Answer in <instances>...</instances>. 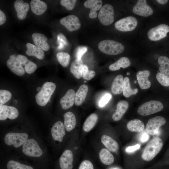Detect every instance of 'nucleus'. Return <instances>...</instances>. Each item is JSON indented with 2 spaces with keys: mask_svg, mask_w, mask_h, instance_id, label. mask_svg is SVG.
I'll use <instances>...</instances> for the list:
<instances>
[{
  "mask_svg": "<svg viewBox=\"0 0 169 169\" xmlns=\"http://www.w3.org/2000/svg\"><path fill=\"white\" fill-rule=\"evenodd\" d=\"M156 1L159 3L164 4L166 3L168 1L167 0H157Z\"/></svg>",
  "mask_w": 169,
  "mask_h": 169,
  "instance_id": "obj_51",
  "label": "nucleus"
},
{
  "mask_svg": "<svg viewBox=\"0 0 169 169\" xmlns=\"http://www.w3.org/2000/svg\"><path fill=\"white\" fill-rule=\"evenodd\" d=\"M6 16L4 13L1 10H0V25H2L5 22Z\"/></svg>",
  "mask_w": 169,
  "mask_h": 169,
  "instance_id": "obj_48",
  "label": "nucleus"
},
{
  "mask_svg": "<svg viewBox=\"0 0 169 169\" xmlns=\"http://www.w3.org/2000/svg\"><path fill=\"white\" fill-rule=\"evenodd\" d=\"M99 156L101 162L105 165H110L114 162L113 156L108 150L105 148H103L100 151Z\"/></svg>",
  "mask_w": 169,
  "mask_h": 169,
  "instance_id": "obj_31",
  "label": "nucleus"
},
{
  "mask_svg": "<svg viewBox=\"0 0 169 169\" xmlns=\"http://www.w3.org/2000/svg\"><path fill=\"white\" fill-rule=\"evenodd\" d=\"M7 167L8 169H33L30 166L22 164L13 160L9 161L7 164Z\"/></svg>",
  "mask_w": 169,
  "mask_h": 169,
  "instance_id": "obj_38",
  "label": "nucleus"
},
{
  "mask_svg": "<svg viewBox=\"0 0 169 169\" xmlns=\"http://www.w3.org/2000/svg\"><path fill=\"white\" fill-rule=\"evenodd\" d=\"M158 62L160 66V72L169 75V59L165 56H161L158 59Z\"/></svg>",
  "mask_w": 169,
  "mask_h": 169,
  "instance_id": "obj_35",
  "label": "nucleus"
},
{
  "mask_svg": "<svg viewBox=\"0 0 169 169\" xmlns=\"http://www.w3.org/2000/svg\"><path fill=\"white\" fill-rule=\"evenodd\" d=\"M138 92L137 88L132 89L131 87L129 79L125 77L124 79V85L123 94L126 98H128L131 95L136 94Z\"/></svg>",
  "mask_w": 169,
  "mask_h": 169,
  "instance_id": "obj_36",
  "label": "nucleus"
},
{
  "mask_svg": "<svg viewBox=\"0 0 169 169\" xmlns=\"http://www.w3.org/2000/svg\"><path fill=\"white\" fill-rule=\"evenodd\" d=\"M18 111L15 107L4 105L0 106L1 120H5L7 118L14 119L18 117Z\"/></svg>",
  "mask_w": 169,
  "mask_h": 169,
  "instance_id": "obj_13",
  "label": "nucleus"
},
{
  "mask_svg": "<svg viewBox=\"0 0 169 169\" xmlns=\"http://www.w3.org/2000/svg\"><path fill=\"white\" fill-rule=\"evenodd\" d=\"M56 88V84L54 83L46 82L44 84L41 90L35 95L37 103L41 106L46 105Z\"/></svg>",
  "mask_w": 169,
  "mask_h": 169,
  "instance_id": "obj_2",
  "label": "nucleus"
},
{
  "mask_svg": "<svg viewBox=\"0 0 169 169\" xmlns=\"http://www.w3.org/2000/svg\"><path fill=\"white\" fill-rule=\"evenodd\" d=\"M41 88L40 87H38L37 89V91L39 92L41 90Z\"/></svg>",
  "mask_w": 169,
  "mask_h": 169,
  "instance_id": "obj_52",
  "label": "nucleus"
},
{
  "mask_svg": "<svg viewBox=\"0 0 169 169\" xmlns=\"http://www.w3.org/2000/svg\"><path fill=\"white\" fill-rule=\"evenodd\" d=\"M163 108L162 104L160 101L150 100L141 105L138 108L137 112L142 116H147L159 112Z\"/></svg>",
  "mask_w": 169,
  "mask_h": 169,
  "instance_id": "obj_4",
  "label": "nucleus"
},
{
  "mask_svg": "<svg viewBox=\"0 0 169 169\" xmlns=\"http://www.w3.org/2000/svg\"><path fill=\"white\" fill-rule=\"evenodd\" d=\"M75 92L72 89L69 90L60 100L62 108L66 110L72 107L75 101Z\"/></svg>",
  "mask_w": 169,
  "mask_h": 169,
  "instance_id": "obj_18",
  "label": "nucleus"
},
{
  "mask_svg": "<svg viewBox=\"0 0 169 169\" xmlns=\"http://www.w3.org/2000/svg\"><path fill=\"white\" fill-rule=\"evenodd\" d=\"M56 57L59 63L63 66L66 67L68 65L70 58L69 54L64 52H59L57 54Z\"/></svg>",
  "mask_w": 169,
  "mask_h": 169,
  "instance_id": "obj_37",
  "label": "nucleus"
},
{
  "mask_svg": "<svg viewBox=\"0 0 169 169\" xmlns=\"http://www.w3.org/2000/svg\"><path fill=\"white\" fill-rule=\"evenodd\" d=\"M117 169V168H114V169Z\"/></svg>",
  "mask_w": 169,
  "mask_h": 169,
  "instance_id": "obj_54",
  "label": "nucleus"
},
{
  "mask_svg": "<svg viewBox=\"0 0 169 169\" xmlns=\"http://www.w3.org/2000/svg\"><path fill=\"white\" fill-rule=\"evenodd\" d=\"M140 147V145L137 144L133 146L127 147L125 149V151L127 153H131L139 149Z\"/></svg>",
  "mask_w": 169,
  "mask_h": 169,
  "instance_id": "obj_47",
  "label": "nucleus"
},
{
  "mask_svg": "<svg viewBox=\"0 0 169 169\" xmlns=\"http://www.w3.org/2000/svg\"><path fill=\"white\" fill-rule=\"evenodd\" d=\"M165 119L161 116H156L150 119L146 127L147 133L151 135L157 134L159 128L165 124Z\"/></svg>",
  "mask_w": 169,
  "mask_h": 169,
  "instance_id": "obj_10",
  "label": "nucleus"
},
{
  "mask_svg": "<svg viewBox=\"0 0 169 169\" xmlns=\"http://www.w3.org/2000/svg\"><path fill=\"white\" fill-rule=\"evenodd\" d=\"M132 11L136 14L145 17L151 15L153 13L152 9L147 4L145 0H138L133 8Z\"/></svg>",
  "mask_w": 169,
  "mask_h": 169,
  "instance_id": "obj_12",
  "label": "nucleus"
},
{
  "mask_svg": "<svg viewBox=\"0 0 169 169\" xmlns=\"http://www.w3.org/2000/svg\"><path fill=\"white\" fill-rule=\"evenodd\" d=\"M101 141L108 150L112 152L117 151L119 149V145L116 141L109 136L103 135Z\"/></svg>",
  "mask_w": 169,
  "mask_h": 169,
  "instance_id": "obj_29",
  "label": "nucleus"
},
{
  "mask_svg": "<svg viewBox=\"0 0 169 169\" xmlns=\"http://www.w3.org/2000/svg\"><path fill=\"white\" fill-rule=\"evenodd\" d=\"M114 10L112 6L109 4L104 5L100 10L98 18L103 25L108 26L114 21Z\"/></svg>",
  "mask_w": 169,
  "mask_h": 169,
  "instance_id": "obj_5",
  "label": "nucleus"
},
{
  "mask_svg": "<svg viewBox=\"0 0 169 169\" xmlns=\"http://www.w3.org/2000/svg\"><path fill=\"white\" fill-rule=\"evenodd\" d=\"M22 151L28 156L39 157L43 154V151L36 141L34 139H27L23 145Z\"/></svg>",
  "mask_w": 169,
  "mask_h": 169,
  "instance_id": "obj_6",
  "label": "nucleus"
},
{
  "mask_svg": "<svg viewBox=\"0 0 169 169\" xmlns=\"http://www.w3.org/2000/svg\"><path fill=\"white\" fill-rule=\"evenodd\" d=\"M57 43L59 45L57 49L62 50L68 44L67 38L62 33H59L57 36Z\"/></svg>",
  "mask_w": 169,
  "mask_h": 169,
  "instance_id": "obj_41",
  "label": "nucleus"
},
{
  "mask_svg": "<svg viewBox=\"0 0 169 169\" xmlns=\"http://www.w3.org/2000/svg\"><path fill=\"white\" fill-rule=\"evenodd\" d=\"M138 24L137 19L133 16H128L121 18L115 24V28L122 32L131 31L134 30Z\"/></svg>",
  "mask_w": 169,
  "mask_h": 169,
  "instance_id": "obj_8",
  "label": "nucleus"
},
{
  "mask_svg": "<svg viewBox=\"0 0 169 169\" xmlns=\"http://www.w3.org/2000/svg\"><path fill=\"white\" fill-rule=\"evenodd\" d=\"M60 23L70 32L78 30L81 27V23L78 17L74 15L65 17L60 20Z\"/></svg>",
  "mask_w": 169,
  "mask_h": 169,
  "instance_id": "obj_11",
  "label": "nucleus"
},
{
  "mask_svg": "<svg viewBox=\"0 0 169 169\" xmlns=\"http://www.w3.org/2000/svg\"><path fill=\"white\" fill-rule=\"evenodd\" d=\"M95 72L92 70H89L85 75L82 77L83 79L87 80H89L92 79L95 76Z\"/></svg>",
  "mask_w": 169,
  "mask_h": 169,
  "instance_id": "obj_46",
  "label": "nucleus"
},
{
  "mask_svg": "<svg viewBox=\"0 0 169 169\" xmlns=\"http://www.w3.org/2000/svg\"><path fill=\"white\" fill-rule=\"evenodd\" d=\"M112 97L111 95L109 93H106L101 98L99 102L100 107H103L108 103Z\"/></svg>",
  "mask_w": 169,
  "mask_h": 169,
  "instance_id": "obj_43",
  "label": "nucleus"
},
{
  "mask_svg": "<svg viewBox=\"0 0 169 169\" xmlns=\"http://www.w3.org/2000/svg\"><path fill=\"white\" fill-rule=\"evenodd\" d=\"M88 90L87 85H82L75 94L74 104L77 106L81 105L84 101Z\"/></svg>",
  "mask_w": 169,
  "mask_h": 169,
  "instance_id": "obj_28",
  "label": "nucleus"
},
{
  "mask_svg": "<svg viewBox=\"0 0 169 169\" xmlns=\"http://www.w3.org/2000/svg\"><path fill=\"white\" fill-rule=\"evenodd\" d=\"M16 59L22 66H24V70L27 73L32 74L36 70L37 68L36 64L29 60L25 56L18 54L16 56Z\"/></svg>",
  "mask_w": 169,
  "mask_h": 169,
  "instance_id": "obj_21",
  "label": "nucleus"
},
{
  "mask_svg": "<svg viewBox=\"0 0 169 169\" xmlns=\"http://www.w3.org/2000/svg\"><path fill=\"white\" fill-rule=\"evenodd\" d=\"M124 79L121 75L117 76L114 80L111 86L112 92L114 95L120 94L123 91Z\"/></svg>",
  "mask_w": 169,
  "mask_h": 169,
  "instance_id": "obj_30",
  "label": "nucleus"
},
{
  "mask_svg": "<svg viewBox=\"0 0 169 169\" xmlns=\"http://www.w3.org/2000/svg\"><path fill=\"white\" fill-rule=\"evenodd\" d=\"M102 2L101 0H88L84 3V6L90 9L89 17L91 18H95L97 15V11L101 8Z\"/></svg>",
  "mask_w": 169,
  "mask_h": 169,
  "instance_id": "obj_19",
  "label": "nucleus"
},
{
  "mask_svg": "<svg viewBox=\"0 0 169 169\" xmlns=\"http://www.w3.org/2000/svg\"><path fill=\"white\" fill-rule=\"evenodd\" d=\"M87 48L85 46H79L77 48L75 53L76 59H81L83 56L87 51Z\"/></svg>",
  "mask_w": 169,
  "mask_h": 169,
  "instance_id": "obj_44",
  "label": "nucleus"
},
{
  "mask_svg": "<svg viewBox=\"0 0 169 169\" xmlns=\"http://www.w3.org/2000/svg\"><path fill=\"white\" fill-rule=\"evenodd\" d=\"M150 74V72L147 70L140 71L137 73V80L139 86L142 89H147L150 87L151 83L148 79Z\"/></svg>",
  "mask_w": 169,
  "mask_h": 169,
  "instance_id": "obj_17",
  "label": "nucleus"
},
{
  "mask_svg": "<svg viewBox=\"0 0 169 169\" xmlns=\"http://www.w3.org/2000/svg\"><path fill=\"white\" fill-rule=\"evenodd\" d=\"M64 124L61 121L55 123L51 129V134L53 139L61 142L65 134Z\"/></svg>",
  "mask_w": 169,
  "mask_h": 169,
  "instance_id": "obj_16",
  "label": "nucleus"
},
{
  "mask_svg": "<svg viewBox=\"0 0 169 169\" xmlns=\"http://www.w3.org/2000/svg\"><path fill=\"white\" fill-rule=\"evenodd\" d=\"M130 74V73H129V72H127V75H129V74Z\"/></svg>",
  "mask_w": 169,
  "mask_h": 169,
  "instance_id": "obj_53",
  "label": "nucleus"
},
{
  "mask_svg": "<svg viewBox=\"0 0 169 169\" xmlns=\"http://www.w3.org/2000/svg\"><path fill=\"white\" fill-rule=\"evenodd\" d=\"M28 137V135L25 133L9 132L5 136L4 141L8 145H13L15 147L18 148L23 144Z\"/></svg>",
  "mask_w": 169,
  "mask_h": 169,
  "instance_id": "obj_7",
  "label": "nucleus"
},
{
  "mask_svg": "<svg viewBox=\"0 0 169 169\" xmlns=\"http://www.w3.org/2000/svg\"><path fill=\"white\" fill-rule=\"evenodd\" d=\"M76 2V0H61L60 3L67 10H71L74 8Z\"/></svg>",
  "mask_w": 169,
  "mask_h": 169,
  "instance_id": "obj_42",
  "label": "nucleus"
},
{
  "mask_svg": "<svg viewBox=\"0 0 169 169\" xmlns=\"http://www.w3.org/2000/svg\"><path fill=\"white\" fill-rule=\"evenodd\" d=\"M169 32V26L166 24H160L151 28L147 33L149 39L151 41H156L165 37Z\"/></svg>",
  "mask_w": 169,
  "mask_h": 169,
  "instance_id": "obj_9",
  "label": "nucleus"
},
{
  "mask_svg": "<svg viewBox=\"0 0 169 169\" xmlns=\"http://www.w3.org/2000/svg\"><path fill=\"white\" fill-rule=\"evenodd\" d=\"M98 120L97 114L93 113L89 115L84 122L83 125L84 131L88 132L91 131L95 126Z\"/></svg>",
  "mask_w": 169,
  "mask_h": 169,
  "instance_id": "obj_33",
  "label": "nucleus"
},
{
  "mask_svg": "<svg viewBox=\"0 0 169 169\" xmlns=\"http://www.w3.org/2000/svg\"><path fill=\"white\" fill-rule=\"evenodd\" d=\"M64 125L67 131L72 130L75 127L76 124V118L74 114L70 111L68 112L64 115Z\"/></svg>",
  "mask_w": 169,
  "mask_h": 169,
  "instance_id": "obj_27",
  "label": "nucleus"
},
{
  "mask_svg": "<svg viewBox=\"0 0 169 169\" xmlns=\"http://www.w3.org/2000/svg\"><path fill=\"white\" fill-rule=\"evenodd\" d=\"M163 145L162 141L160 138H154L145 147L141 155L142 158L146 161H151L159 152Z\"/></svg>",
  "mask_w": 169,
  "mask_h": 169,
  "instance_id": "obj_1",
  "label": "nucleus"
},
{
  "mask_svg": "<svg viewBox=\"0 0 169 169\" xmlns=\"http://www.w3.org/2000/svg\"><path fill=\"white\" fill-rule=\"evenodd\" d=\"M149 136L147 133H143L140 138V141L141 142H144L147 141L149 139Z\"/></svg>",
  "mask_w": 169,
  "mask_h": 169,
  "instance_id": "obj_49",
  "label": "nucleus"
},
{
  "mask_svg": "<svg viewBox=\"0 0 169 169\" xmlns=\"http://www.w3.org/2000/svg\"><path fill=\"white\" fill-rule=\"evenodd\" d=\"M159 82L162 86L169 87V75L161 72L158 73L156 76Z\"/></svg>",
  "mask_w": 169,
  "mask_h": 169,
  "instance_id": "obj_40",
  "label": "nucleus"
},
{
  "mask_svg": "<svg viewBox=\"0 0 169 169\" xmlns=\"http://www.w3.org/2000/svg\"><path fill=\"white\" fill-rule=\"evenodd\" d=\"M131 64V62L128 58L122 57L115 62L110 65L109 69L111 71L117 70H119L121 67L125 69L128 67Z\"/></svg>",
  "mask_w": 169,
  "mask_h": 169,
  "instance_id": "obj_32",
  "label": "nucleus"
},
{
  "mask_svg": "<svg viewBox=\"0 0 169 169\" xmlns=\"http://www.w3.org/2000/svg\"><path fill=\"white\" fill-rule=\"evenodd\" d=\"M98 47L102 52L110 55H115L122 53L124 47L120 43L113 40L106 39L100 41Z\"/></svg>",
  "mask_w": 169,
  "mask_h": 169,
  "instance_id": "obj_3",
  "label": "nucleus"
},
{
  "mask_svg": "<svg viewBox=\"0 0 169 169\" xmlns=\"http://www.w3.org/2000/svg\"><path fill=\"white\" fill-rule=\"evenodd\" d=\"M73 155L69 150H66L63 152L59 159V163L61 169H72Z\"/></svg>",
  "mask_w": 169,
  "mask_h": 169,
  "instance_id": "obj_15",
  "label": "nucleus"
},
{
  "mask_svg": "<svg viewBox=\"0 0 169 169\" xmlns=\"http://www.w3.org/2000/svg\"><path fill=\"white\" fill-rule=\"evenodd\" d=\"M129 106V103L126 101L121 100L119 101L117 104L115 111L112 116L113 120L115 121L120 120L127 111Z\"/></svg>",
  "mask_w": 169,
  "mask_h": 169,
  "instance_id": "obj_22",
  "label": "nucleus"
},
{
  "mask_svg": "<svg viewBox=\"0 0 169 169\" xmlns=\"http://www.w3.org/2000/svg\"><path fill=\"white\" fill-rule=\"evenodd\" d=\"M14 6L18 18L20 20L24 19L29 8L28 3H24L22 0H17L14 3Z\"/></svg>",
  "mask_w": 169,
  "mask_h": 169,
  "instance_id": "obj_20",
  "label": "nucleus"
},
{
  "mask_svg": "<svg viewBox=\"0 0 169 169\" xmlns=\"http://www.w3.org/2000/svg\"><path fill=\"white\" fill-rule=\"evenodd\" d=\"M32 12L36 15L43 14L46 10L47 6L46 3L40 0H32L30 2Z\"/></svg>",
  "mask_w": 169,
  "mask_h": 169,
  "instance_id": "obj_26",
  "label": "nucleus"
},
{
  "mask_svg": "<svg viewBox=\"0 0 169 169\" xmlns=\"http://www.w3.org/2000/svg\"><path fill=\"white\" fill-rule=\"evenodd\" d=\"M8 68L13 73L18 76H22L25 73L24 69L14 55H11L7 62Z\"/></svg>",
  "mask_w": 169,
  "mask_h": 169,
  "instance_id": "obj_14",
  "label": "nucleus"
},
{
  "mask_svg": "<svg viewBox=\"0 0 169 169\" xmlns=\"http://www.w3.org/2000/svg\"><path fill=\"white\" fill-rule=\"evenodd\" d=\"M79 169H94V166L90 161L85 160L81 162Z\"/></svg>",
  "mask_w": 169,
  "mask_h": 169,
  "instance_id": "obj_45",
  "label": "nucleus"
},
{
  "mask_svg": "<svg viewBox=\"0 0 169 169\" xmlns=\"http://www.w3.org/2000/svg\"><path fill=\"white\" fill-rule=\"evenodd\" d=\"M32 38L35 45L44 51L49 50L50 47L47 42L48 38L44 35L39 33H34L32 35Z\"/></svg>",
  "mask_w": 169,
  "mask_h": 169,
  "instance_id": "obj_23",
  "label": "nucleus"
},
{
  "mask_svg": "<svg viewBox=\"0 0 169 169\" xmlns=\"http://www.w3.org/2000/svg\"><path fill=\"white\" fill-rule=\"evenodd\" d=\"M11 93L6 90H0V106L4 105L8 102L11 98Z\"/></svg>",
  "mask_w": 169,
  "mask_h": 169,
  "instance_id": "obj_39",
  "label": "nucleus"
},
{
  "mask_svg": "<svg viewBox=\"0 0 169 169\" xmlns=\"http://www.w3.org/2000/svg\"><path fill=\"white\" fill-rule=\"evenodd\" d=\"M26 46L27 49L25 53L27 55L35 56L39 59L44 58V50L41 48L30 43H27Z\"/></svg>",
  "mask_w": 169,
  "mask_h": 169,
  "instance_id": "obj_24",
  "label": "nucleus"
},
{
  "mask_svg": "<svg viewBox=\"0 0 169 169\" xmlns=\"http://www.w3.org/2000/svg\"><path fill=\"white\" fill-rule=\"evenodd\" d=\"M88 70V66L85 64H84L82 71V77H83L85 75Z\"/></svg>",
  "mask_w": 169,
  "mask_h": 169,
  "instance_id": "obj_50",
  "label": "nucleus"
},
{
  "mask_svg": "<svg viewBox=\"0 0 169 169\" xmlns=\"http://www.w3.org/2000/svg\"><path fill=\"white\" fill-rule=\"evenodd\" d=\"M83 65L81 59H76L71 63L70 70L76 79H80L82 77Z\"/></svg>",
  "mask_w": 169,
  "mask_h": 169,
  "instance_id": "obj_25",
  "label": "nucleus"
},
{
  "mask_svg": "<svg viewBox=\"0 0 169 169\" xmlns=\"http://www.w3.org/2000/svg\"><path fill=\"white\" fill-rule=\"evenodd\" d=\"M127 127L131 132H140L144 130L145 125L141 120L135 119L128 122L127 124Z\"/></svg>",
  "mask_w": 169,
  "mask_h": 169,
  "instance_id": "obj_34",
  "label": "nucleus"
}]
</instances>
